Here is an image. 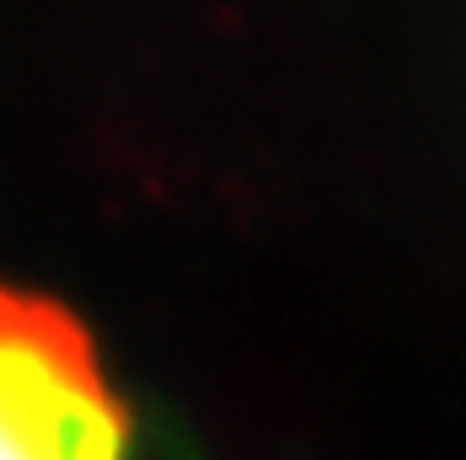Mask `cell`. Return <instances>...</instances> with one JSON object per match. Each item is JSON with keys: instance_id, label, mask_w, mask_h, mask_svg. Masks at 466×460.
Segmentation results:
<instances>
[{"instance_id": "cell-1", "label": "cell", "mask_w": 466, "mask_h": 460, "mask_svg": "<svg viewBox=\"0 0 466 460\" xmlns=\"http://www.w3.org/2000/svg\"><path fill=\"white\" fill-rule=\"evenodd\" d=\"M0 460H124V413L54 305L0 289Z\"/></svg>"}]
</instances>
